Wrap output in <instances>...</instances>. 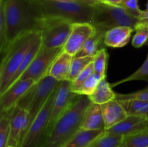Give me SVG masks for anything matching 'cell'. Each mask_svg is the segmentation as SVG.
<instances>
[{"instance_id":"1","label":"cell","mask_w":148,"mask_h":147,"mask_svg":"<svg viewBox=\"0 0 148 147\" xmlns=\"http://www.w3.org/2000/svg\"><path fill=\"white\" fill-rule=\"evenodd\" d=\"M4 7L7 22L6 50L23 35L39 31L40 17L33 0H4Z\"/></svg>"},{"instance_id":"2","label":"cell","mask_w":148,"mask_h":147,"mask_svg":"<svg viewBox=\"0 0 148 147\" xmlns=\"http://www.w3.org/2000/svg\"><path fill=\"white\" fill-rule=\"evenodd\" d=\"M92 103L89 97L79 95L60 117L42 147H64L81 128L85 111Z\"/></svg>"},{"instance_id":"3","label":"cell","mask_w":148,"mask_h":147,"mask_svg":"<svg viewBox=\"0 0 148 147\" xmlns=\"http://www.w3.org/2000/svg\"><path fill=\"white\" fill-rule=\"evenodd\" d=\"M40 17H59L72 22L92 24L95 6L80 1H62L56 0H33Z\"/></svg>"},{"instance_id":"4","label":"cell","mask_w":148,"mask_h":147,"mask_svg":"<svg viewBox=\"0 0 148 147\" xmlns=\"http://www.w3.org/2000/svg\"><path fill=\"white\" fill-rule=\"evenodd\" d=\"M39 31L23 35L13 41L1 56L0 65V95L10 86L27 51Z\"/></svg>"},{"instance_id":"5","label":"cell","mask_w":148,"mask_h":147,"mask_svg":"<svg viewBox=\"0 0 148 147\" xmlns=\"http://www.w3.org/2000/svg\"><path fill=\"white\" fill-rule=\"evenodd\" d=\"M138 17L130 14L122 7L110 4L95 6L92 24L97 31L106 33L111 29L120 26L135 28Z\"/></svg>"},{"instance_id":"6","label":"cell","mask_w":148,"mask_h":147,"mask_svg":"<svg viewBox=\"0 0 148 147\" xmlns=\"http://www.w3.org/2000/svg\"><path fill=\"white\" fill-rule=\"evenodd\" d=\"M72 22L59 17H42L40 32L42 46L48 48H63L72 27Z\"/></svg>"},{"instance_id":"7","label":"cell","mask_w":148,"mask_h":147,"mask_svg":"<svg viewBox=\"0 0 148 147\" xmlns=\"http://www.w3.org/2000/svg\"><path fill=\"white\" fill-rule=\"evenodd\" d=\"M59 84L53 91L44 106L30 125L21 147H42L43 146L48 137V129L51 110Z\"/></svg>"},{"instance_id":"8","label":"cell","mask_w":148,"mask_h":147,"mask_svg":"<svg viewBox=\"0 0 148 147\" xmlns=\"http://www.w3.org/2000/svg\"><path fill=\"white\" fill-rule=\"evenodd\" d=\"M62 50L63 48H48L42 46L32 63L18 80L31 79L35 82H38L42 78L48 74L53 62Z\"/></svg>"},{"instance_id":"9","label":"cell","mask_w":148,"mask_h":147,"mask_svg":"<svg viewBox=\"0 0 148 147\" xmlns=\"http://www.w3.org/2000/svg\"><path fill=\"white\" fill-rule=\"evenodd\" d=\"M60 82L46 74L35 86L34 93L27 109V131L50 95Z\"/></svg>"},{"instance_id":"10","label":"cell","mask_w":148,"mask_h":147,"mask_svg":"<svg viewBox=\"0 0 148 147\" xmlns=\"http://www.w3.org/2000/svg\"><path fill=\"white\" fill-rule=\"evenodd\" d=\"M71 85L72 82L66 80L61 82L58 86L54 102L53 104V108L51 110L49 129H48V135L56 121L69 109V107L72 105L74 101L78 96V95L74 93L72 91Z\"/></svg>"},{"instance_id":"11","label":"cell","mask_w":148,"mask_h":147,"mask_svg":"<svg viewBox=\"0 0 148 147\" xmlns=\"http://www.w3.org/2000/svg\"><path fill=\"white\" fill-rule=\"evenodd\" d=\"M96 33L95 26L90 22H73L71 33L63 47L64 51L75 56L87 41Z\"/></svg>"},{"instance_id":"12","label":"cell","mask_w":148,"mask_h":147,"mask_svg":"<svg viewBox=\"0 0 148 147\" xmlns=\"http://www.w3.org/2000/svg\"><path fill=\"white\" fill-rule=\"evenodd\" d=\"M27 110L16 105L10 117V132L7 146L21 147L27 132Z\"/></svg>"},{"instance_id":"13","label":"cell","mask_w":148,"mask_h":147,"mask_svg":"<svg viewBox=\"0 0 148 147\" xmlns=\"http://www.w3.org/2000/svg\"><path fill=\"white\" fill-rule=\"evenodd\" d=\"M38 82L33 79H20L0 95V112L12 110L22 97Z\"/></svg>"},{"instance_id":"14","label":"cell","mask_w":148,"mask_h":147,"mask_svg":"<svg viewBox=\"0 0 148 147\" xmlns=\"http://www.w3.org/2000/svg\"><path fill=\"white\" fill-rule=\"evenodd\" d=\"M146 128H148L147 118L140 115H128L119 123L106 130V132L125 137L140 132Z\"/></svg>"},{"instance_id":"15","label":"cell","mask_w":148,"mask_h":147,"mask_svg":"<svg viewBox=\"0 0 148 147\" xmlns=\"http://www.w3.org/2000/svg\"><path fill=\"white\" fill-rule=\"evenodd\" d=\"M101 107L106 130L119 123L128 116L127 111L116 99L103 104Z\"/></svg>"},{"instance_id":"16","label":"cell","mask_w":148,"mask_h":147,"mask_svg":"<svg viewBox=\"0 0 148 147\" xmlns=\"http://www.w3.org/2000/svg\"><path fill=\"white\" fill-rule=\"evenodd\" d=\"M81 128L90 131H106L101 105L92 102L89 105L85 111Z\"/></svg>"},{"instance_id":"17","label":"cell","mask_w":148,"mask_h":147,"mask_svg":"<svg viewBox=\"0 0 148 147\" xmlns=\"http://www.w3.org/2000/svg\"><path fill=\"white\" fill-rule=\"evenodd\" d=\"M134 30L133 27L120 26L107 31L104 37V45L111 48H121L130 42L132 34Z\"/></svg>"},{"instance_id":"18","label":"cell","mask_w":148,"mask_h":147,"mask_svg":"<svg viewBox=\"0 0 148 147\" xmlns=\"http://www.w3.org/2000/svg\"><path fill=\"white\" fill-rule=\"evenodd\" d=\"M73 58V56L62 50L53 62L48 74L59 82L68 80Z\"/></svg>"},{"instance_id":"19","label":"cell","mask_w":148,"mask_h":147,"mask_svg":"<svg viewBox=\"0 0 148 147\" xmlns=\"http://www.w3.org/2000/svg\"><path fill=\"white\" fill-rule=\"evenodd\" d=\"M106 131H90L80 129L64 147H88Z\"/></svg>"},{"instance_id":"20","label":"cell","mask_w":148,"mask_h":147,"mask_svg":"<svg viewBox=\"0 0 148 147\" xmlns=\"http://www.w3.org/2000/svg\"><path fill=\"white\" fill-rule=\"evenodd\" d=\"M116 93L113 91L111 84L103 79L100 82L95 92L89 96V98L92 103L102 105L116 99Z\"/></svg>"},{"instance_id":"21","label":"cell","mask_w":148,"mask_h":147,"mask_svg":"<svg viewBox=\"0 0 148 147\" xmlns=\"http://www.w3.org/2000/svg\"><path fill=\"white\" fill-rule=\"evenodd\" d=\"M106 33L97 31L88 41L85 43L79 53L75 56H94L96 55L100 49L103 48L104 45V37Z\"/></svg>"},{"instance_id":"22","label":"cell","mask_w":148,"mask_h":147,"mask_svg":"<svg viewBox=\"0 0 148 147\" xmlns=\"http://www.w3.org/2000/svg\"><path fill=\"white\" fill-rule=\"evenodd\" d=\"M119 101V100H118ZM128 115H140L148 118V102L138 99L119 101Z\"/></svg>"},{"instance_id":"23","label":"cell","mask_w":148,"mask_h":147,"mask_svg":"<svg viewBox=\"0 0 148 147\" xmlns=\"http://www.w3.org/2000/svg\"><path fill=\"white\" fill-rule=\"evenodd\" d=\"M148 128L124 137L119 147H147Z\"/></svg>"},{"instance_id":"24","label":"cell","mask_w":148,"mask_h":147,"mask_svg":"<svg viewBox=\"0 0 148 147\" xmlns=\"http://www.w3.org/2000/svg\"><path fill=\"white\" fill-rule=\"evenodd\" d=\"M94 57L92 56H74L71 63L68 81L72 82L78 75L93 61Z\"/></svg>"},{"instance_id":"25","label":"cell","mask_w":148,"mask_h":147,"mask_svg":"<svg viewBox=\"0 0 148 147\" xmlns=\"http://www.w3.org/2000/svg\"><path fill=\"white\" fill-rule=\"evenodd\" d=\"M124 136L105 132L88 147H119Z\"/></svg>"},{"instance_id":"26","label":"cell","mask_w":148,"mask_h":147,"mask_svg":"<svg viewBox=\"0 0 148 147\" xmlns=\"http://www.w3.org/2000/svg\"><path fill=\"white\" fill-rule=\"evenodd\" d=\"M102 79H103L101 77V76L94 72L88 79H86L82 83V84L78 89H77L74 92V93L79 95H86L88 97L90 96L95 92L97 86Z\"/></svg>"},{"instance_id":"27","label":"cell","mask_w":148,"mask_h":147,"mask_svg":"<svg viewBox=\"0 0 148 147\" xmlns=\"http://www.w3.org/2000/svg\"><path fill=\"white\" fill-rule=\"evenodd\" d=\"M108 53L106 49L103 48L98 50L94 56L93 66L95 73L98 74L103 79L106 78L107 65H108Z\"/></svg>"},{"instance_id":"28","label":"cell","mask_w":148,"mask_h":147,"mask_svg":"<svg viewBox=\"0 0 148 147\" xmlns=\"http://www.w3.org/2000/svg\"><path fill=\"white\" fill-rule=\"evenodd\" d=\"M147 46L148 47V41L147 43ZM137 80H144L147 81L148 82V53L147 58H146V60L145 61L143 65L137 71H135L134 73L132 74L131 75H130L127 77L111 84V86H112V87H114V86H118V85L121 84L123 83H125V82Z\"/></svg>"},{"instance_id":"29","label":"cell","mask_w":148,"mask_h":147,"mask_svg":"<svg viewBox=\"0 0 148 147\" xmlns=\"http://www.w3.org/2000/svg\"><path fill=\"white\" fill-rule=\"evenodd\" d=\"M14 109V108H13ZM12 110L1 112L0 117V147H7L10 132V117Z\"/></svg>"},{"instance_id":"30","label":"cell","mask_w":148,"mask_h":147,"mask_svg":"<svg viewBox=\"0 0 148 147\" xmlns=\"http://www.w3.org/2000/svg\"><path fill=\"white\" fill-rule=\"evenodd\" d=\"M7 43V22H6L4 0H0V51L2 54Z\"/></svg>"},{"instance_id":"31","label":"cell","mask_w":148,"mask_h":147,"mask_svg":"<svg viewBox=\"0 0 148 147\" xmlns=\"http://www.w3.org/2000/svg\"><path fill=\"white\" fill-rule=\"evenodd\" d=\"M95 72L94 71V66H93V61L92 63H90L80 74L77 76V77L72 82V85H71V89H72V92H75L77 89L84 82L86 79H88L92 74Z\"/></svg>"},{"instance_id":"32","label":"cell","mask_w":148,"mask_h":147,"mask_svg":"<svg viewBox=\"0 0 148 147\" xmlns=\"http://www.w3.org/2000/svg\"><path fill=\"white\" fill-rule=\"evenodd\" d=\"M116 99L119 101L127 100V99H138V100L147 101L148 102V86L145 89L132 92L129 94L116 93Z\"/></svg>"},{"instance_id":"33","label":"cell","mask_w":148,"mask_h":147,"mask_svg":"<svg viewBox=\"0 0 148 147\" xmlns=\"http://www.w3.org/2000/svg\"><path fill=\"white\" fill-rule=\"evenodd\" d=\"M135 34L133 36L132 45L134 48H140L148 41V30L145 29H138L135 30Z\"/></svg>"},{"instance_id":"34","label":"cell","mask_w":148,"mask_h":147,"mask_svg":"<svg viewBox=\"0 0 148 147\" xmlns=\"http://www.w3.org/2000/svg\"><path fill=\"white\" fill-rule=\"evenodd\" d=\"M119 6L125 9L127 12L136 17H139L142 11L138 4V0H123Z\"/></svg>"},{"instance_id":"35","label":"cell","mask_w":148,"mask_h":147,"mask_svg":"<svg viewBox=\"0 0 148 147\" xmlns=\"http://www.w3.org/2000/svg\"><path fill=\"white\" fill-rule=\"evenodd\" d=\"M138 19L139 21L134 28V30L138 29H145L148 30V10H143Z\"/></svg>"},{"instance_id":"36","label":"cell","mask_w":148,"mask_h":147,"mask_svg":"<svg viewBox=\"0 0 148 147\" xmlns=\"http://www.w3.org/2000/svg\"><path fill=\"white\" fill-rule=\"evenodd\" d=\"M84 1L92 6L98 5L100 4H108L106 0H84Z\"/></svg>"},{"instance_id":"37","label":"cell","mask_w":148,"mask_h":147,"mask_svg":"<svg viewBox=\"0 0 148 147\" xmlns=\"http://www.w3.org/2000/svg\"><path fill=\"white\" fill-rule=\"evenodd\" d=\"M107 2L110 4H112V5H119V6L121 4V3L122 2L123 0H106Z\"/></svg>"},{"instance_id":"38","label":"cell","mask_w":148,"mask_h":147,"mask_svg":"<svg viewBox=\"0 0 148 147\" xmlns=\"http://www.w3.org/2000/svg\"><path fill=\"white\" fill-rule=\"evenodd\" d=\"M56 1H80V2H85V1H84V0H56Z\"/></svg>"},{"instance_id":"39","label":"cell","mask_w":148,"mask_h":147,"mask_svg":"<svg viewBox=\"0 0 148 147\" xmlns=\"http://www.w3.org/2000/svg\"><path fill=\"white\" fill-rule=\"evenodd\" d=\"M146 10H148V0H147V9Z\"/></svg>"},{"instance_id":"40","label":"cell","mask_w":148,"mask_h":147,"mask_svg":"<svg viewBox=\"0 0 148 147\" xmlns=\"http://www.w3.org/2000/svg\"><path fill=\"white\" fill-rule=\"evenodd\" d=\"M7 147H14V146H7Z\"/></svg>"},{"instance_id":"41","label":"cell","mask_w":148,"mask_h":147,"mask_svg":"<svg viewBox=\"0 0 148 147\" xmlns=\"http://www.w3.org/2000/svg\"><path fill=\"white\" fill-rule=\"evenodd\" d=\"M147 147H148V146H147Z\"/></svg>"}]
</instances>
